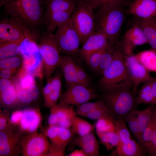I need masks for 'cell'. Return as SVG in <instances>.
Returning a JSON list of instances; mask_svg holds the SVG:
<instances>
[{
	"instance_id": "13",
	"label": "cell",
	"mask_w": 156,
	"mask_h": 156,
	"mask_svg": "<svg viewBox=\"0 0 156 156\" xmlns=\"http://www.w3.org/2000/svg\"><path fill=\"white\" fill-rule=\"evenodd\" d=\"M120 42L126 55L132 54L134 48L136 46L148 43L141 29L134 24L126 32Z\"/></svg>"
},
{
	"instance_id": "30",
	"label": "cell",
	"mask_w": 156,
	"mask_h": 156,
	"mask_svg": "<svg viewBox=\"0 0 156 156\" xmlns=\"http://www.w3.org/2000/svg\"><path fill=\"white\" fill-rule=\"evenodd\" d=\"M94 125L77 115L73 121L71 128L74 133L83 136L93 131Z\"/></svg>"
},
{
	"instance_id": "23",
	"label": "cell",
	"mask_w": 156,
	"mask_h": 156,
	"mask_svg": "<svg viewBox=\"0 0 156 156\" xmlns=\"http://www.w3.org/2000/svg\"><path fill=\"white\" fill-rule=\"evenodd\" d=\"M75 2V0H47L44 3V14L62 12H73Z\"/></svg>"
},
{
	"instance_id": "14",
	"label": "cell",
	"mask_w": 156,
	"mask_h": 156,
	"mask_svg": "<svg viewBox=\"0 0 156 156\" xmlns=\"http://www.w3.org/2000/svg\"><path fill=\"white\" fill-rule=\"evenodd\" d=\"M108 39L103 34L96 31L86 39L80 50L81 57L87 63L90 57L103 48Z\"/></svg>"
},
{
	"instance_id": "36",
	"label": "cell",
	"mask_w": 156,
	"mask_h": 156,
	"mask_svg": "<svg viewBox=\"0 0 156 156\" xmlns=\"http://www.w3.org/2000/svg\"><path fill=\"white\" fill-rule=\"evenodd\" d=\"M59 127L58 147L65 151L73 138L74 133L71 128Z\"/></svg>"
},
{
	"instance_id": "21",
	"label": "cell",
	"mask_w": 156,
	"mask_h": 156,
	"mask_svg": "<svg viewBox=\"0 0 156 156\" xmlns=\"http://www.w3.org/2000/svg\"><path fill=\"white\" fill-rule=\"evenodd\" d=\"M75 60L70 56L61 55L60 66L64 74L66 82V86L72 84H80L77 74V64Z\"/></svg>"
},
{
	"instance_id": "12",
	"label": "cell",
	"mask_w": 156,
	"mask_h": 156,
	"mask_svg": "<svg viewBox=\"0 0 156 156\" xmlns=\"http://www.w3.org/2000/svg\"><path fill=\"white\" fill-rule=\"evenodd\" d=\"M126 65L130 79L133 84V92L136 96L138 88L142 83L152 80L154 77L150 75L149 71L138 60L135 55H127Z\"/></svg>"
},
{
	"instance_id": "50",
	"label": "cell",
	"mask_w": 156,
	"mask_h": 156,
	"mask_svg": "<svg viewBox=\"0 0 156 156\" xmlns=\"http://www.w3.org/2000/svg\"><path fill=\"white\" fill-rule=\"evenodd\" d=\"M64 150L60 148L51 145L47 156H63L64 155Z\"/></svg>"
},
{
	"instance_id": "47",
	"label": "cell",
	"mask_w": 156,
	"mask_h": 156,
	"mask_svg": "<svg viewBox=\"0 0 156 156\" xmlns=\"http://www.w3.org/2000/svg\"><path fill=\"white\" fill-rule=\"evenodd\" d=\"M10 116L6 110L0 111V131L4 130L12 125L10 122Z\"/></svg>"
},
{
	"instance_id": "8",
	"label": "cell",
	"mask_w": 156,
	"mask_h": 156,
	"mask_svg": "<svg viewBox=\"0 0 156 156\" xmlns=\"http://www.w3.org/2000/svg\"><path fill=\"white\" fill-rule=\"evenodd\" d=\"M26 39L36 41L30 29L22 21L9 17L0 21V43Z\"/></svg>"
},
{
	"instance_id": "60",
	"label": "cell",
	"mask_w": 156,
	"mask_h": 156,
	"mask_svg": "<svg viewBox=\"0 0 156 156\" xmlns=\"http://www.w3.org/2000/svg\"><path fill=\"white\" fill-rule=\"evenodd\" d=\"M129 5L133 0H124Z\"/></svg>"
},
{
	"instance_id": "19",
	"label": "cell",
	"mask_w": 156,
	"mask_h": 156,
	"mask_svg": "<svg viewBox=\"0 0 156 156\" xmlns=\"http://www.w3.org/2000/svg\"><path fill=\"white\" fill-rule=\"evenodd\" d=\"M147 154L141 145L131 138L120 143L116 147L113 155L118 156H143Z\"/></svg>"
},
{
	"instance_id": "1",
	"label": "cell",
	"mask_w": 156,
	"mask_h": 156,
	"mask_svg": "<svg viewBox=\"0 0 156 156\" xmlns=\"http://www.w3.org/2000/svg\"><path fill=\"white\" fill-rule=\"evenodd\" d=\"M3 6L8 16L22 21L35 41L40 40L44 28V0H5Z\"/></svg>"
},
{
	"instance_id": "54",
	"label": "cell",
	"mask_w": 156,
	"mask_h": 156,
	"mask_svg": "<svg viewBox=\"0 0 156 156\" xmlns=\"http://www.w3.org/2000/svg\"><path fill=\"white\" fill-rule=\"evenodd\" d=\"M12 83L10 79L0 78V93L3 91Z\"/></svg>"
},
{
	"instance_id": "58",
	"label": "cell",
	"mask_w": 156,
	"mask_h": 156,
	"mask_svg": "<svg viewBox=\"0 0 156 156\" xmlns=\"http://www.w3.org/2000/svg\"><path fill=\"white\" fill-rule=\"evenodd\" d=\"M75 2H77L78 3L80 2H86L88 3V2L90 0H75Z\"/></svg>"
},
{
	"instance_id": "7",
	"label": "cell",
	"mask_w": 156,
	"mask_h": 156,
	"mask_svg": "<svg viewBox=\"0 0 156 156\" xmlns=\"http://www.w3.org/2000/svg\"><path fill=\"white\" fill-rule=\"evenodd\" d=\"M94 9L86 2H80L71 19L80 38L81 44L96 31Z\"/></svg>"
},
{
	"instance_id": "41",
	"label": "cell",
	"mask_w": 156,
	"mask_h": 156,
	"mask_svg": "<svg viewBox=\"0 0 156 156\" xmlns=\"http://www.w3.org/2000/svg\"><path fill=\"white\" fill-rule=\"evenodd\" d=\"M106 44L101 49L91 55L87 62L91 68L95 71L98 72L101 55Z\"/></svg>"
},
{
	"instance_id": "57",
	"label": "cell",
	"mask_w": 156,
	"mask_h": 156,
	"mask_svg": "<svg viewBox=\"0 0 156 156\" xmlns=\"http://www.w3.org/2000/svg\"><path fill=\"white\" fill-rule=\"evenodd\" d=\"M153 113L154 115L156 120V107H154L153 109Z\"/></svg>"
},
{
	"instance_id": "45",
	"label": "cell",
	"mask_w": 156,
	"mask_h": 156,
	"mask_svg": "<svg viewBox=\"0 0 156 156\" xmlns=\"http://www.w3.org/2000/svg\"><path fill=\"white\" fill-rule=\"evenodd\" d=\"M17 105H25L30 104L32 101L27 90L19 89L17 90Z\"/></svg>"
},
{
	"instance_id": "52",
	"label": "cell",
	"mask_w": 156,
	"mask_h": 156,
	"mask_svg": "<svg viewBox=\"0 0 156 156\" xmlns=\"http://www.w3.org/2000/svg\"><path fill=\"white\" fill-rule=\"evenodd\" d=\"M51 78L47 80V82L43 89V94L44 100L47 99L49 96L52 90Z\"/></svg>"
},
{
	"instance_id": "55",
	"label": "cell",
	"mask_w": 156,
	"mask_h": 156,
	"mask_svg": "<svg viewBox=\"0 0 156 156\" xmlns=\"http://www.w3.org/2000/svg\"><path fill=\"white\" fill-rule=\"evenodd\" d=\"M153 94L154 99L155 105H156V78H154L151 81Z\"/></svg>"
},
{
	"instance_id": "56",
	"label": "cell",
	"mask_w": 156,
	"mask_h": 156,
	"mask_svg": "<svg viewBox=\"0 0 156 156\" xmlns=\"http://www.w3.org/2000/svg\"><path fill=\"white\" fill-rule=\"evenodd\" d=\"M69 156H87L84 152L81 149H77L73 151L68 155Z\"/></svg>"
},
{
	"instance_id": "17",
	"label": "cell",
	"mask_w": 156,
	"mask_h": 156,
	"mask_svg": "<svg viewBox=\"0 0 156 156\" xmlns=\"http://www.w3.org/2000/svg\"><path fill=\"white\" fill-rule=\"evenodd\" d=\"M70 143L82 150L87 156L99 155V144L93 131L73 138Z\"/></svg>"
},
{
	"instance_id": "49",
	"label": "cell",
	"mask_w": 156,
	"mask_h": 156,
	"mask_svg": "<svg viewBox=\"0 0 156 156\" xmlns=\"http://www.w3.org/2000/svg\"><path fill=\"white\" fill-rule=\"evenodd\" d=\"M18 70L9 69H3L0 70V78L10 79L17 73Z\"/></svg>"
},
{
	"instance_id": "6",
	"label": "cell",
	"mask_w": 156,
	"mask_h": 156,
	"mask_svg": "<svg viewBox=\"0 0 156 156\" xmlns=\"http://www.w3.org/2000/svg\"><path fill=\"white\" fill-rule=\"evenodd\" d=\"M38 46L43 60L45 75L47 80L60 66L61 55L54 39L53 34L45 30L42 33Z\"/></svg>"
},
{
	"instance_id": "4",
	"label": "cell",
	"mask_w": 156,
	"mask_h": 156,
	"mask_svg": "<svg viewBox=\"0 0 156 156\" xmlns=\"http://www.w3.org/2000/svg\"><path fill=\"white\" fill-rule=\"evenodd\" d=\"M126 55L118 41L112 60L103 71L98 83L99 90L131 80L126 64Z\"/></svg>"
},
{
	"instance_id": "35",
	"label": "cell",
	"mask_w": 156,
	"mask_h": 156,
	"mask_svg": "<svg viewBox=\"0 0 156 156\" xmlns=\"http://www.w3.org/2000/svg\"><path fill=\"white\" fill-rule=\"evenodd\" d=\"M96 132L115 131V126L112 116L104 117L96 120L94 125Z\"/></svg>"
},
{
	"instance_id": "22",
	"label": "cell",
	"mask_w": 156,
	"mask_h": 156,
	"mask_svg": "<svg viewBox=\"0 0 156 156\" xmlns=\"http://www.w3.org/2000/svg\"><path fill=\"white\" fill-rule=\"evenodd\" d=\"M52 90L49 96L44 100L46 107L50 109L57 104L61 95V73L57 72L51 78Z\"/></svg>"
},
{
	"instance_id": "44",
	"label": "cell",
	"mask_w": 156,
	"mask_h": 156,
	"mask_svg": "<svg viewBox=\"0 0 156 156\" xmlns=\"http://www.w3.org/2000/svg\"><path fill=\"white\" fill-rule=\"evenodd\" d=\"M20 88L27 90L32 84L35 83L34 76L33 75L22 71L21 73Z\"/></svg>"
},
{
	"instance_id": "32",
	"label": "cell",
	"mask_w": 156,
	"mask_h": 156,
	"mask_svg": "<svg viewBox=\"0 0 156 156\" xmlns=\"http://www.w3.org/2000/svg\"><path fill=\"white\" fill-rule=\"evenodd\" d=\"M19 55L0 60V70L9 69L18 70L22 68L23 59Z\"/></svg>"
},
{
	"instance_id": "24",
	"label": "cell",
	"mask_w": 156,
	"mask_h": 156,
	"mask_svg": "<svg viewBox=\"0 0 156 156\" xmlns=\"http://www.w3.org/2000/svg\"><path fill=\"white\" fill-rule=\"evenodd\" d=\"M135 55L149 72L156 73V51L151 49L142 51Z\"/></svg>"
},
{
	"instance_id": "33",
	"label": "cell",
	"mask_w": 156,
	"mask_h": 156,
	"mask_svg": "<svg viewBox=\"0 0 156 156\" xmlns=\"http://www.w3.org/2000/svg\"><path fill=\"white\" fill-rule=\"evenodd\" d=\"M136 110H134L128 115L124 119V120L128 123L131 131L137 142L140 144L142 141V135L136 117Z\"/></svg>"
},
{
	"instance_id": "3",
	"label": "cell",
	"mask_w": 156,
	"mask_h": 156,
	"mask_svg": "<svg viewBox=\"0 0 156 156\" xmlns=\"http://www.w3.org/2000/svg\"><path fill=\"white\" fill-rule=\"evenodd\" d=\"M122 4L103 6L94 15L96 30L104 35L108 40H118L125 15Z\"/></svg>"
},
{
	"instance_id": "18",
	"label": "cell",
	"mask_w": 156,
	"mask_h": 156,
	"mask_svg": "<svg viewBox=\"0 0 156 156\" xmlns=\"http://www.w3.org/2000/svg\"><path fill=\"white\" fill-rule=\"evenodd\" d=\"M133 23L141 29L151 49L156 51V18L154 16L146 18L135 17Z\"/></svg>"
},
{
	"instance_id": "51",
	"label": "cell",
	"mask_w": 156,
	"mask_h": 156,
	"mask_svg": "<svg viewBox=\"0 0 156 156\" xmlns=\"http://www.w3.org/2000/svg\"><path fill=\"white\" fill-rule=\"evenodd\" d=\"M27 90L29 92L33 101H35L38 99L40 91L39 88L36 83L32 84Z\"/></svg>"
},
{
	"instance_id": "16",
	"label": "cell",
	"mask_w": 156,
	"mask_h": 156,
	"mask_svg": "<svg viewBox=\"0 0 156 156\" xmlns=\"http://www.w3.org/2000/svg\"><path fill=\"white\" fill-rule=\"evenodd\" d=\"M126 12L141 18L154 17L156 12V0H133Z\"/></svg>"
},
{
	"instance_id": "34",
	"label": "cell",
	"mask_w": 156,
	"mask_h": 156,
	"mask_svg": "<svg viewBox=\"0 0 156 156\" xmlns=\"http://www.w3.org/2000/svg\"><path fill=\"white\" fill-rule=\"evenodd\" d=\"M105 105L104 102L99 98L95 102H88L77 106L75 111L78 116L83 117L88 113Z\"/></svg>"
},
{
	"instance_id": "27",
	"label": "cell",
	"mask_w": 156,
	"mask_h": 156,
	"mask_svg": "<svg viewBox=\"0 0 156 156\" xmlns=\"http://www.w3.org/2000/svg\"><path fill=\"white\" fill-rule=\"evenodd\" d=\"M151 81L144 83L135 98L136 106L142 104H151L154 105L151 85Z\"/></svg>"
},
{
	"instance_id": "25",
	"label": "cell",
	"mask_w": 156,
	"mask_h": 156,
	"mask_svg": "<svg viewBox=\"0 0 156 156\" xmlns=\"http://www.w3.org/2000/svg\"><path fill=\"white\" fill-rule=\"evenodd\" d=\"M24 40L10 41L0 43V60L19 55L21 45Z\"/></svg>"
},
{
	"instance_id": "20",
	"label": "cell",
	"mask_w": 156,
	"mask_h": 156,
	"mask_svg": "<svg viewBox=\"0 0 156 156\" xmlns=\"http://www.w3.org/2000/svg\"><path fill=\"white\" fill-rule=\"evenodd\" d=\"M73 13L62 12L44 14L43 24L45 30L53 33L59 25L70 18Z\"/></svg>"
},
{
	"instance_id": "43",
	"label": "cell",
	"mask_w": 156,
	"mask_h": 156,
	"mask_svg": "<svg viewBox=\"0 0 156 156\" xmlns=\"http://www.w3.org/2000/svg\"><path fill=\"white\" fill-rule=\"evenodd\" d=\"M77 74L79 83L88 88H94L88 76L82 68L77 64Z\"/></svg>"
},
{
	"instance_id": "62",
	"label": "cell",
	"mask_w": 156,
	"mask_h": 156,
	"mask_svg": "<svg viewBox=\"0 0 156 156\" xmlns=\"http://www.w3.org/2000/svg\"><path fill=\"white\" fill-rule=\"evenodd\" d=\"M155 16H156V14H155Z\"/></svg>"
},
{
	"instance_id": "37",
	"label": "cell",
	"mask_w": 156,
	"mask_h": 156,
	"mask_svg": "<svg viewBox=\"0 0 156 156\" xmlns=\"http://www.w3.org/2000/svg\"><path fill=\"white\" fill-rule=\"evenodd\" d=\"M154 121V116L152 112V116L151 119L149 123L142 133V141L140 144L146 153L150 146L153 134Z\"/></svg>"
},
{
	"instance_id": "26",
	"label": "cell",
	"mask_w": 156,
	"mask_h": 156,
	"mask_svg": "<svg viewBox=\"0 0 156 156\" xmlns=\"http://www.w3.org/2000/svg\"><path fill=\"white\" fill-rule=\"evenodd\" d=\"M118 40H108L101 57L98 72L102 75L111 62Z\"/></svg>"
},
{
	"instance_id": "5",
	"label": "cell",
	"mask_w": 156,
	"mask_h": 156,
	"mask_svg": "<svg viewBox=\"0 0 156 156\" xmlns=\"http://www.w3.org/2000/svg\"><path fill=\"white\" fill-rule=\"evenodd\" d=\"M53 38L60 53L70 56L75 60L78 57H81L80 38L71 18L58 26Z\"/></svg>"
},
{
	"instance_id": "42",
	"label": "cell",
	"mask_w": 156,
	"mask_h": 156,
	"mask_svg": "<svg viewBox=\"0 0 156 156\" xmlns=\"http://www.w3.org/2000/svg\"><path fill=\"white\" fill-rule=\"evenodd\" d=\"M88 3L93 9L111 5H128L124 0H90Z\"/></svg>"
},
{
	"instance_id": "9",
	"label": "cell",
	"mask_w": 156,
	"mask_h": 156,
	"mask_svg": "<svg viewBox=\"0 0 156 156\" xmlns=\"http://www.w3.org/2000/svg\"><path fill=\"white\" fill-rule=\"evenodd\" d=\"M21 143L23 156H47L51 145L45 134L37 131L22 135Z\"/></svg>"
},
{
	"instance_id": "10",
	"label": "cell",
	"mask_w": 156,
	"mask_h": 156,
	"mask_svg": "<svg viewBox=\"0 0 156 156\" xmlns=\"http://www.w3.org/2000/svg\"><path fill=\"white\" fill-rule=\"evenodd\" d=\"M57 103L78 105L99 97L94 88H88L80 84L67 86Z\"/></svg>"
},
{
	"instance_id": "48",
	"label": "cell",
	"mask_w": 156,
	"mask_h": 156,
	"mask_svg": "<svg viewBox=\"0 0 156 156\" xmlns=\"http://www.w3.org/2000/svg\"><path fill=\"white\" fill-rule=\"evenodd\" d=\"M22 110H17L13 112L10 118L11 124L15 126L19 125L22 118Z\"/></svg>"
},
{
	"instance_id": "39",
	"label": "cell",
	"mask_w": 156,
	"mask_h": 156,
	"mask_svg": "<svg viewBox=\"0 0 156 156\" xmlns=\"http://www.w3.org/2000/svg\"><path fill=\"white\" fill-rule=\"evenodd\" d=\"M59 128L57 125H48L46 128L43 129V132L47 136L51 144L57 147Z\"/></svg>"
},
{
	"instance_id": "29",
	"label": "cell",
	"mask_w": 156,
	"mask_h": 156,
	"mask_svg": "<svg viewBox=\"0 0 156 156\" xmlns=\"http://www.w3.org/2000/svg\"><path fill=\"white\" fill-rule=\"evenodd\" d=\"M100 142L109 151L120 143V139L116 131L105 132H96Z\"/></svg>"
},
{
	"instance_id": "2",
	"label": "cell",
	"mask_w": 156,
	"mask_h": 156,
	"mask_svg": "<svg viewBox=\"0 0 156 156\" xmlns=\"http://www.w3.org/2000/svg\"><path fill=\"white\" fill-rule=\"evenodd\" d=\"M131 80L99 89V98L105 103L112 117L124 119L136 109Z\"/></svg>"
},
{
	"instance_id": "31",
	"label": "cell",
	"mask_w": 156,
	"mask_h": 156,
	"mask_svg": "<svg viewBox=\"0 0 156 156\" xmlns=\"http://www.w3.org/2000/svg\"><path fill=\"white\" fill-rule=\"evenodd\" d=\"M155 105L141 110H136V116L142 135V133L150 122L152 116L153 109Z\"/></svg>"
},
{
	"instance_id": "11",
	"label": "cell",
	"mask_w": 156,
	"mask_h": 156,
	"mask_svg": "<svg viewBox=\"0 0 156 156\" xmlns=\"http://www.w3.org/2000/svg\"><path fill=\"white\" fill-rule=\"evenodd\" d=\"M16 126L11 125L0 131V156H17L21 154L22 133Z\"/></svg>"
},
{
	"instance_id": "15",
	"label": "cell",
	"mask_w": 156,
	"mask_h": 156,
	"mask_svg": "<svg viewBox=\"0 0 156 156\" xmlns=\"http://www.w3.org/2000/svg\"><path fill=\"white\" fill-rule=\"evenodd\" d=\"M22 110V117L19 125L22 133L27 134L37 131L42 120L40 110L34 108H27Z\"/></svg>"
},
{
	"instance_id": "46",
	"label": "cell",
	"mask_w": 156,
	"mask_h": 156,
	"mask_svg": "<svg viewBox=\"0 0 156 156\" xmlns=\"http://www.w3.org/2000/svg\"><path fill=\"white\" fill-rule=\"evenodd\" d=\"M154 116V121L153 131L150 144L147 152L148 155L151 156H156V120Z\"/></svg>"
},
{
	"instance_id": "28",
	"label": "cell",
	"mask_w": 156,
	"mask_h": 156,
	"mask_svg": "<svg viewBox=\"0 0 156 156\" xmlns=\"http://www.w3.org/2000/svg\"><path fill=\"white\" fill-rule=\"evenodd\" d=\"M17 89L12 83L8 88L0 93V104L3 107L12 108L17 106Z\"/></svg>"
},
{
	"instance_id": "53",
	"label": "cell",
	"mask_w": 156,
	"mask_h": 156,
	"mask_svg": "<svg viewBox=\"0 0 156 156\" xmlns=\"http://www.w3.org/2000/svg\"><path fill=\"white\" fill-rule=\"evenodd\" d=\"M57 117L54 111L52 109H50V114L48 119V125H57L58 123Z\"/></svg>"
},
{
	"instance_id": "40",
	"label": "cell",
	"mask_w": 156,
	"mask_h": 156,
	"mask_svg": "<svg viewBox=\"0 0 156 156\" xmlns=\"http://www.w3.org/2000/svg\"><path fill=\"white\" fill-rule=\"evenodd\" d=\"M109 116H111L106 105H105L88 113L83 117L97 120L103 117Z\"/></svg>"
},
{
	"instance_id": "38",
	"label": "cell",
	"mask_w": 156,
	"mask_h": 156,
	"mask_svg": "<svg viewBox=\"0 0 156 156\" xmlns=\"http://www.w3.org/2000/svg\"><path fill=\"white\" fill-rule=\"evenodd\" d=\"M113 120L115 127V131L118 135L120 143L125 142L131 138L130 133L124 119Z\"/></svg>"
},
{
	"instance_id": "59",
	"label": "cell",
	"mask_w": 156,
	"mask_h": 156,
	"mask_svg": "<svg viewBox=\"0 0 156 156\" xmlns=\"http://www.w3.org/2000/svg\"><path fill=\"white\" fill-rule=\"evenodd\" d=\"M5 0H0V6L1 7L3 6Z\"/></svg>"
},
{
	"instance_id": "61",
	"label": "cell",
	"mask_w": 156,
	"mask_h": 156,
	"mask_svg": "<svg viewBox=\"0 0 156 156\" xmlns=\"http://www.w3.org/2000/svg\"><path fill=\"white\" fill-rule=\"evenodd\" d=\"M47 0H44V4L47 1Z\"/></svg>"
}]
</instances>
